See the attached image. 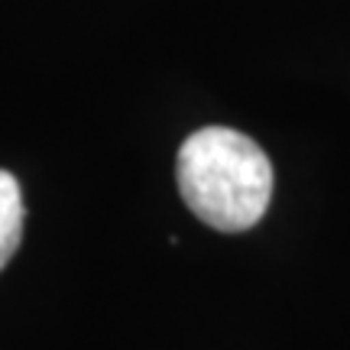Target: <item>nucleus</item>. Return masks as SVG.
<instances>
[{"label":"nucleus","instance_id":"obj_2","mask_svg":"<svg viewBox=\"0 0 350 350\" xmlns=\"http://www.w3.org/2000/svg\"><path fill=\"white\" fill-rule=\"evenodd\" d=\"M23 240V195L10 172L0 169V269L13 260Z\"/></svg>","mask_w":350,"mask_h":350},{"label":"nucleus","instance_id":"obj_1","mask_svg":"<svg viewBox=\"0 0 350 350\" xmlns=\"http://www.w3.org/2000/svg\"><path fill=\"white\" fill-rule=\"evenodd\" d=\"M175 178L191 214L224 234L250 230L273 198L269 156L230 126H201L191 133L178 150Z\"/></svg>","mask_w":350,"mask_h":350}]
</instances>
